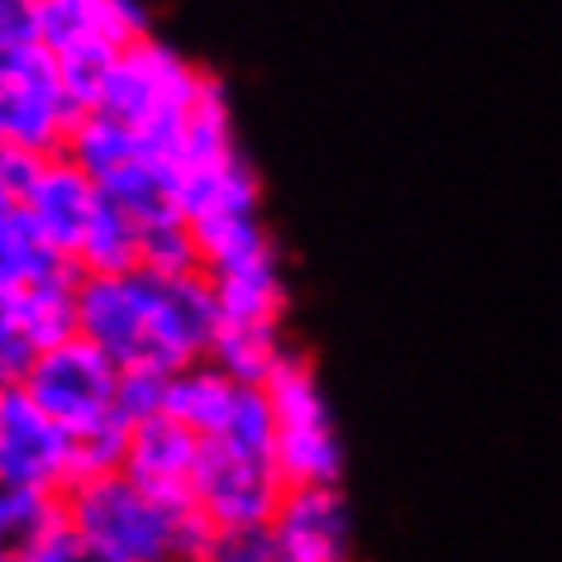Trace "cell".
<instances>
[{
    "mask_svg": "<svg viewBox=\"0 0 562 562\" xmlns=\"http://www.w3.org/2000/svg\"><path fill=\"white\" fill-rule=\"evenodd\" d=\"M220 329V311L201 272H115L81 277L77 291V339H87L115 372L172 376L205 362Z\"/></svg>",
    "mask_w": 562,
    "mask_h": 562,
    "instance_id": "obj_1",
    "label": "cell"
},
{
    "mask_svg": "<svg viewBox=\"0 0 562 562\" xmlns=\"http://www.w3.org/2000/svg\"><path fill=\"white\" fill-rule=\"evenodd\" d=\"M67 525L110 562H195L210 529L187 496L148 491L124 472L87 476L67 491Z\"/></svg>",
    "mask_w": 562,
    "mask_h": 562,
    "instance_id": "obj_2",
    "label": "cell"
},
{
    "mask_svg": "<svg viewBox=\"0 0 562 562\" xmlns=\"http://www.w3.org/2000/svg\"><path fill=\"white\" fill-rule=\"evenodd\" d=\"M210 87H215V72L191 63L187 53L172 48L167 38L148 34L110 63V72L101 81V91L91 95L87 115L130 130L153 158H162L172 167V153Z\"/></svg>",
    "mask_w": 562,
    "mask_h": 562,
    "instance_id": "obj_3",
    "label": "cell"
},
{
    "mask_svg": "<svg viewBox=\"0 0 562 562\" xmlns=\"http://www.w3.org/2000/svg\"><path fill=\"white\" fill-rule=\"evenodd\" d=\"M281 496H286V472L277 462L272 405H267L262 391H244L229 425L215 439H201L191 505L210 529L272 525Z\"/></svg>",
    "mask_w": 562,
    "mask_h": 562,
    "instance_id": "obj_4",
    "label": "cell"
},
{
    "mask_svg": "<svg viewBox=\"0 0 562 562\" xmlns=\"http://www.w3.org/2000/svg\"><path fill=\"white\" fill-rule=\"evenodd\" d=\"M34 24L81 115L101 91L110 63L153 34V15L134 0H34Z\"/></svg>",
    "mask_w": 562,
    "mask_h": 562,
    "instance_id": "obj_5",
    "label": "cell"
},
{
    "mask_svg": "<svg viewBox=\"0 0 562 562\" xmlns=\"http://www.w3.org/2000/svg\"><path fill=\"white\" fill-rule=\"evenodd\" d=\"M262 396L272 405L277 462L286 472V486H344V434L315 362L291 348L281 368L267 376Z\"/></svg>",
    "mask_w": 562,
    "mask_h": 562,
    "instance_id": "obj_6",
    "label": "cell"
},
{
    "mask_svg": "<svg viewBox=\"0 0 562 562\" xmlns=\"http://www.w3.org/2000/svg\"><path fill=\"white\" fill-rule=\"evenodd\" d=\"M81 124L58 63L44 48L0 58V153L10 158H58Z\"/></svg>",
    "mask_w": 562,
    "mask_h": 562,
    "instance_id": "obj_7",
    "label": "cell"
},
{
    "mask_svg": "<svg viewBox=\"0 0 562 562\" xmlns=\"http://www.w3.org/2000/svg\"><path fill=\"white\" fill-rule=\"evenodd\" d=\"M15 386L30 391V401L58 419L72 439H87V434L105 429V425H124L115 411L120 372L110 368L105 353H95L87 339H67V344L44 348Z\"/></svg>",
    "mask_w": 562,
    "mask_h": 562,
    "instance_id": "obj_8",
    "label": "cell"
},
{
    "mask_svg": "<svg viewBox=\"0 0 562 562\" xmlns=\"http://www.w3.org/2000/svg\"><path fill=\"white\" fill-rule=\"evenodd\" d=\"M0 482L48 496H67L81 482L77 439L15 382L0 391Z\"/></svg>",
    "mask_w": 562,
    "mask_h": 562,
    "instance_id": "obj_9",
    "label": "cell"
},
{
    "mask_svg": "<svg viewBox=\"0 0 562 562\" xmlns=\"http://www.w3.org/2000/svg\"><path fill=\"white\" fill-rule=\"evenodd\" d=\"M15 201L24 210V220H30V229L38 234V244L67 267H77V252L87 244L105 195L67 153H58V158H38L24 167Z\"/></svg>",
    "mask_w": 562,
    "mask_h": 562,
    "instance_id": "obj_10",
    "label": "cell"
},
{
    "mask_svg": "<svg viewBox=\"0 0 562 562\" xmlns=\"http://www.w3.org/2000/svg\"><path fill=\"white\" fill-rule=\"evenodd\" d=\"M272 533L286 562H348L353 558V510L344 486H286Z\"/></svg>",
    "mask_w": 562,
    "mask_h": 562,
    "instance_id": "obj_11",
    "label": "cell"
},
{
    "mask_svg": "<svg viewBox=\"0 0 562 562\" xmlns=\"http://www.w3.org/2000/svg\"><path fill=\"white\" fill-rule=\"evenodd\" d=\"M210 281V296H215L220 325H244V329H286V272H281V252H252L244 262L215 267L201 272Z\"/></svg>",
    "mask_w": 562,
    "mask_h": 562,
    "instance_id": "obj_12",
    "label": "cell"
},
{
    "mask_svg": "<svg viewBox=\"0 0 562 562\" xmlns=\"http://www.w3.org/2000/svg\"><path fill=\"white\" fill-rule=\"evenodd\" d=\"M195 462H201V439H195L191 429H181L172 415H153V419H144V425L130 429L120 472L134 476V482L148 486V491L191 501Z\"/></svg>",
    "mask_w": 562,
    "mask_h": 562,
    "instance_id": "obj_13",
    "label": "cell"
},
{
    "mask_svg": "<svg viewBox=\"0 0 562 562\" xmlns=\"http://www.w3.org/2000/svg\"><path fill=\"white\" fill-rule=\"evenodd\" d=\"M248 386L229 382L215 362H191L167 376V396H162V415H172L181 429H191L195 439H215L238 411V396Z\"/></svg>",
    "mask_w": 562,
    "mask_h": 562,
    "instance_id": "obj_14",
    "label": "cell"
},
{
    "mask_svg": "<svg viewBox=\"0 0 562 562\" xmlns=\"http://www.w3.org/2000/svg\"><path fill=\"white\" fill-rule=\"evenodd\" d=\"M24 167H30V158H10V153H0V291L30 286L34 277H44L63 262L38 244V234L30 229V220H24V210L15 201Z\"/></svg>",
    "mask_w": 562,
    "mask_h": 562,
    "instance_id": "obj_15",
    "label": "cell"
},
{
    "mask_svg": "<svg viewBox=\"0 0 562 562\" xmlns=\"http://www.w3.org/2000/svg\"><path fill=\"white\" fill-rule=\"evenodd\" d=\"M67 529V496L0 482V562H34Z\"/></svg>",
    "mask_w": 562,
    "mask_h": 562,
    "instance_id": "obj_16",
    "label": "cell"
},
{
    "mask_svg": "<svg viewBox=\"0 0 562 562\" xmlns=\"http://www.w3.org/2000/svg\"><path fill=\"white\" fill-rule=\"evenodd\" d=\"M291 353L286 329H244V325H220L215 344H210V362L229 376V382L262 391L267 376L281 368V358Z\"/></svg>",
    "mask_w": 562,
    "mask_h": 562,
    "instance_id": "obj_17",
    "label": "cell"
},
{
    "mask_svg": "<svg viewBox=\"0 0 562 562\" xmlns=\"http://www.w3.org/2000/svg\"><path fill=\"white\" fill-rule=\"evenodd\" d=\"M195 562H286L272 525H224L205 529V543Z\"/></svg>",
    "mask_w": 562,
    "mask_h": 562,
    "instance_id": "obj_18",
    "label": "cell"
},
{
    "mask_svg": "<svg viewBox=\"0 0 562 562\" xmlns=\"http://www.w3.org/2000/svg\"><path fill=\"white\" fill-rule=\"evenodd\" d=\"M162 396H167V376L153 372H120V391H115V411L124 425H144V419L162 415Z\"/></svg>",
    "mask_w": 562,
    "mask_h": 562,
    "instance_id": "obj_19",
    "label": "cell"
},
{
    "mask_svg": "<svg viewBox=\"0 0 562 562\" xmlns=\"http://www.w3.org/2000/svg\"><path fill=\"white\" fill-rule=\"evenodd\" d=\"M34 358L38 353H34V344L24 339L15 305H10V291H0V376H5V382H20Z\"/></svg>",
    "mask_w": 562,
    "mask_h": 562,
    "instance_id": "obj_20",
    "label": "cell"
},
{
    "mask_svg": "<svg viewBox=\"0 0 562 562\" xmlns=\"http://www.w3.org/2000/svg\"><path fill=\"white\" fill-rule=\"evenodd\" d=\"M34 48H44L34 24V0H0V58H20Z\"/></svg>",
    "mask_w": 562,
    "mask_h": 562,
    "instance_id": "obj_21",
    "label": "cell"
},
{
    "mask_svg": "<svg viewBox=\"0 0 562 562\" xmlns=\"http://www.w3.org/2000/svg\"><path fill=\"white\" fill-rule=\"evenodd\" d=\"M34 562H110V558H105L91 539H81V533H77L72 525H67V529H63L58 539H53V543H48Z\"/></svg>",
    "mask_w": 562,
    "mask_h": 562,
    "instance_id": "obj_22",
    "label": "cell"
},
{
    "mask_svg": "<svg viewBox=\"0 0 562 562\" xmlns=\"http://www.w3.org/2000/svg\"><path fill=\"white\" fill-rule=\"evenodd\" d=\"M5 386H10V382H5V376H0V391H5Z\"/></svg>",
    "mask_w": 562,
    "mask_h": 562,
    "instance_id": "obj_23",
    "label": "cell"
}]
</instances>
